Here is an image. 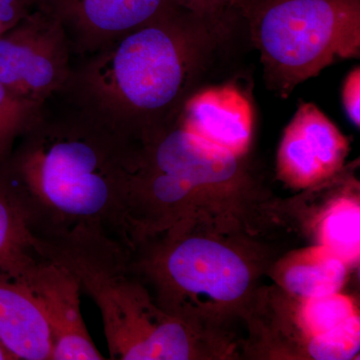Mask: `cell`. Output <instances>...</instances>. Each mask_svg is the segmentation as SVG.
I'll use <instances>...</instances> for the list:
<instances>
[{
  "instance_id": "cell-1",
  "label": "cell",
  "mask_w": 360,
  "mask_h": 360,
  "mask_svg": "<svg viewBox=\"0 0 360 360\" xmlns=\"http://www.w3.org/2000/svg\"><path fill=\"white\" fill-rule=\"evenodd\" d=\"M0 184L37 238L77 229L99 231L132 248L130 184L135 148L129 135L91 115L41 117Z\"/></svg>"
},
{
  "instance_id": "cell-2",
  "label": "cell",
  "mask_w": 360,
  "mask_h": 360,
  "mask_svg": "<svg viewBox=\"0 0 360 360\" xmlns=\"http://www.w3.org/2000/svg\"><path fill=\"white\" fill-rule=\"evenodd\" d=\"M34 248L70 270L96 303L110 359L195 356L191 323L161 309L134 278L129 246L103 232L77 229L58 238H37Z\"/></svg>"
},
{
  "instance_id": "cell-3",
  "label": "cell",
  "mask_w": 360,
  "mask_h": 360,
  "mask_svg": "<svg viewBox=\"0 0 360 360\" xmlns=\"http://www.w3.org/2000/svg\"><path fill=\"white\" fill-rule=\"evenodd\" d=\"M174 8L97 51L79 73L90 113L129 136L136 122L172 105L186 86L193 46Z\"/></svg>"
},
{
  "instance_id": "cell-4",
  "label": "cell",
  "mask_w": 360,
  "mask_h": 360,
  "mask_svg": "<svg viewBox=\"0 0 360 360\" xmlns=\"http://www.w3.org/2000/svg\"><path fill=\"white\" fill-rule=\"evenodd\" d=\"M238 172V158L180 125L144 134L130 184L132 232L148 239L191 224L202 193L226 188Z\"/></svg>"
},
{
  "instance_id": "cell-5",
  "label": "cell",
  "mask_w": 360,
  "mask_h": 360,
  "mask_svg": "<svg viewBox=\"0 0 360 360\" xmlns=\"http://www.w3.org/2000/svg\"><path fill=\"white\" fill-rule=\"evenodd\" d=\"M253 32L283 94L338 59L359 58L360 0H257Z\"/></svg>"
},
{
  "instance_id": "cell-6",
  "label": "cell",
  "mask_w": 360,
  "mask_h": 360,
  "mask_svg": "<svg viewBox=\"0 0 360 360\" xmlns=\"http://www.w3.org/2000/svg\"><path fill=\"white\" fill-rule=\"evenodd\" d=\"M165 238L134 262L158 290V304L181 319L189 300L205 297L220 304L240 300L250 288V265L238 251L215 239L191 236L186 227Z\"/></svg>"
},
{
  "instance_id": "cell-7",
  "label": "cell",
  "mask_w": 360,
  "mask_h": 360,
  "mask_svg": "<svg viewBox=\"0 0 360 360\" xmlns=\"http://www.w3.org/2000/svg\"><path fill=\"white\" fill-rule=\"evenodd\" d=\"M65 27L37 9L0 37V84L18 96L44 104L70 77Z\"/></svg>"
},
{
  "instance_id": "cell-8",
  "label": "cell",
  "mask_w": 360,
  "mask_h": 360,
  "mask_svg": "<svg viewBox=\"0 0 360 360\" xmlns=\"http://www.w3.org/2000/svg\"><path fill=\"white\" fill-rule=\"evenodd\" d=\"M15 266L51 329V360L104 359L85 326L80 309L82 288L70 270L34 245L18 258Z\"/></svg>"
},
{
  "instance_id": "cell-9",
  "label": "cell",
  "mask_w": 360,
  "mask_h": 360,
  "mask_svg": "<svg viewBox=\"0 0 360 360\" xmlns=\"http://www.w3.org/2000/svg\"><path fill=\"white\" fill-rule=\"evenodd\" d=\"M349 142L314 103H302L284 130L277 153L279 177L293 188H309L340 172Z\"/></svg>"
},
{
  "instance_id": "cell-10",
  "label": "cell",
  "mask_w": 360,
  "mask_h": 360,
  "mask_svg": "<svg viewBox=\"0 0 360 360\" xmlns=\"http://www.w3.org/2000/svg\"><path fill=\"white\" fill-rule=\"evenodd\" d=\"M82 49L99 51L175 6L174 0H39Z\"/></svg>"
},
{
  "instance_id": "cell-11",
  "label": "cell",
  "mask_w": 360,
  "mask_h": 360,
  "mask_svg": "<svg viewBox=\"0 0 360 360\" xmlns=\"http://www.w3.org/2000/svg\"><path fill=\"white\" fill-rule=\"evenodd\" d=\"M179 125L239 158L252 139V106L236 87H212L186 101Z\"/></svg>"
},
{
  "instance_id": "cell-12",
  "label": "cell",
  "mask_w": 360,
  "mask_h": 360,
  "mask_svg": "<svg viewBox=\"0 0 360 360\" xmlns=\"http://www.w3.org/2000/svg\"><path fill=\"white\" fill-rule=\"evenodd\" d=\"M20 257L0 264V343L15 359L51 360V329L18 274Z\"/></svg>"
},
{
  "instance_id": "cell-13",
  "label": "cell",
  "mask_w": 360,
  "mask_h": 360,
  "mask_svg": "<svg viewBox=\"0 0 360 360\" xmlns=\"http://www.w3.org/2000/svg\"><path fill=\"white\" fill-rule=\"evenodd\" d=\"M348 267L333 251L317 245L286 258L279 276L284 288L302 300L338 292L347 281Z\"/></svg>"
},
{
  "instance_id": "cell-14",
  "label": "cell",
  "mask_w": 360,
  "mask_h": 360,
  "mask_svg": "<svg viewBox=\"0 0 360 360\" xmlns=\"http://www.w3.org/2000/svg\"><path fill=\"white\" fill-rule=\"evenodd\" d=\"M321 245L345 264L354 265L360 255V205L356 196H342L322 214L319 225Z\"/></svg>"
},
{
  "instance_id": "cell-15",
  "label": "cell",
  "mask_w": 360,
  "mask_h": 360,
  "mask_svg": "<svg viewBox=\"0 0 360 360\" xmlns=\"http://www.w3.org/2000/svg\"><path fill=\"white\" fill-rule=\"evenodd\" d=\"M302 300L298 309V324L307 340L330 333L359 314L354 300L338 292Z\"/></svg>"
},
{
  "instance_id": "cell-16",
  "label": "cell",
  "mask_w": 360,
  "mask_h": 360,
  "mask_svg": "<svg viewBox=\"0 0 360 360\" xmlns=\"http://www.w3.org/2000/svg\"><path fill=\"white\" fill-rule=\"evenodd\" d=\"M41 106L0 84V158L18 135L25 134L39 120Z\"/></svg>"
},
{
  "instance_id": "cell-17",
  "label": "cell",
  "mask_w": 360,
  "mask_h": 360,
  "mask_svg": "<svg viewBox=\"0 0 360 360\" xmlns=\"http://www.w3.org/2000/svg\"><path fill=\"white\" fill-rule=\"evenodd\" d=\"M35 241L20 210L0 187V264L32 250Z\"/></svg>"
},
{
  "instance_id": "cell-18",
  "label": "cell",
  "mask_w": 360,
  "mask_h": 360,
  "mask_svg": "<svg viewBox=\"0 0 360 360\" xmlns=\"http://www.w3.org/2000/svg\"><path fill=\"white\" fill-rule=\"evenodd\" d=\"M360 317L354 315L330 333L309 340L307 352L314 359L345 360L359 354Z\"/></svg>"
},
{
  "instance_id": "cell-19",
  "label": "cell",
  "mask_w": 360,
  "mask_h": 360,
  "mask_svg": "<svg viewBox=\"0 0 360 360\" xmlns=\"http://www.w3.org/2000/svg\"><path fill=\"white\" fill-rule=\"evenodd\" d=\"M39 0H0V37L32 13Z\"/></svg>"
},
{
  "instance_id": "cell-20",
  "label": "cell",
  "mask_w": 360,
  "mask_h": 360,
  "mask_svg": "<svg viewBox=\"0 0 360 360\" xmlns=\"http://www.w3.org/2000/svg\"><path fill=\"white\" fill-rule=\"evenodd\" d=\"M342 101L349 120L355 127L360 124V68H354L345 78L342 89Z\"/></svg>"
},
{
  "instance_id": "cell-21",
  "label": "cell",
  "mask_w": 360,
  "mask_h": 360,
  "mask_svg": "<svg viewBox=\"0 0 360 360\" xmlns=\"http://www.w3.org/2000/svg\"><path fill=\"white\" fill-rule=\"evenodd\" d=\"M177 6L186 7L196 15H213L219 13L225 6L236 2V0H174Z\"/></svg>"
},
{
  "instance_id": "cell-22",
  "label": "cell",
  "mask_w": 360,
  "mask_h": 360,
  "mask_svg": "<svg viewBox=\"0 0 360 360\" xmlns=\"http://www.w3.org/2000/svg\"><path fill=\"white\" fill-rule=\"evenodd\" d=\"M14 357L11 354L7 352L6 348L0 343V360H14Z\"/></svg>"
}]
</instances>
